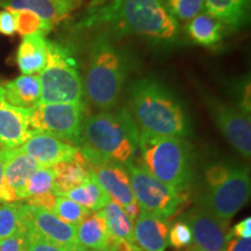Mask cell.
I'll return each mask as SVG.
<instances>
[{
  "label": "cell",
  "instance_id": "obj_1",
  "mask_svg": "<svg viewBox=\"0 0 251 251\" xmlns=\"http://www.w3.org/2000/svg\"><path fill=\"white\" fill-rule=\"evenodd\" d=\"M76 27L111 37L139 35L161 41H174L179 34V24L162 0H93Z\"/></svg>",
  "mask_w": 251,
  "mask_h": 251
},
{
  "label": "cell",
  "instance_id": "obj_2",
  "mask_svg": "<svg viewBox=\"0 0 251 251\" xmlns=\"http://www.w3.org/2000/svg\"><path fill=\"white\" fill-rule=\"evenodd\" d=\"M140 130L128 109L101 111L84 120L79 149L91 166L127 165L139 149Z\"/></svg>",
  "mask_w": 251,
  "mask_h": 251
},
{
  "label": "cell",
  "instance_id": "obj_3",
  "mask_svg": "<svg viewBox=\"0 0 251 251\" xmlns=\"http://www.w3.org/2000/svg\"><path fill=\"white\" fill-rule=\"evenodd\" d=\"M128 112L140 131L178 137H187L192 133L180 100L157 80L143 78L133 84Z\"/></svg>",
  "mask_w": 251,
  "mask_h": 251
},
{
  "label": "cell",
  "instance_id": "obj_4",
  "mask_svg": "<svg viewBox=\"0 0 251 251\" xmlns=\"http://www.w3.org/2000/svg\"><path fill=\"white\" fill-rule=\"evenodd\" d=\"M127 76L126 56L113 37L97 34L89 47L84 90L93 106L101 111H112L118 105Z\"/></svg>",
  "mask_w": 251,
  "mask_h": 251
},
{
  "label": "cell",
  "instance_id": "obj_5",
  "mask_svg": "<svg viewBox=\"0 0 251 251\" xmlns=\"http://www.w3.org/2000/svg\"><path fill=\"white\" fill-rule=\"evenodd\" d=\"M140 166L161 183L184 191L192 179V151L184 137L140 131Z\"/></svg>",
  "mask_w": 251,
  "mask_h": 251
},
{
  "label": "cell",
  "instance_id": "obj_6",
  "mask_svg": "<svg viewBox=\"0 0 251 251\" xmlns=\"http://www.w3.org/2000/svg\"><path fill=\"white\" fill-rule=\"evenodd\" d=\"M40 103L83 102L84 83L70 46L47 40V62L41 71Z\"/></svg>",
  "mask_w": 251,
  "mask_h": 251
},
{
  "label": "cell",
  "instance_id": "obj_7",
  "mask_svg": "<svg viewBox=\"0 0 251 251\" xmlns=\"http://www.w3.org/2000/svg\"><path fill=\"white\" fill-rule=\"evenodd\" d=\"M129 175L131 190L140 211L150 213L168 221L187 205L185 191H177L161 183L139 164L133 162L125 165Z\"/></svg>",
  "mask_w": 251,
  "mask_h": 251
},
{
  "label": "cell",
  "instance_id": "obj_8",
  "mask_svg": "<svg viewBox=\"0 0 251 251\" xmlns=\"http://www.w3.org/2000/svg\"><path fill=\"white\" fill-rule=\"evenodd\" d=\"M85 120V105L77 103H40L31 109L30 128L72 146H79L81 128Z\"/></svg>",
  "mask_w": 251,
  "mask_h": 251
},
{
  "label": "cell",
  "instance_id": "obj_9",
  "mask_svg": "<svg viewBox=\"0 0 251 251\" xmlns=\"http://www.w3.org/2000/svg\"><path fill=\"white\" fill-rule=\"evenodd\" d=\"M250 197V176L246 168L233 166L229 177L200 198V206L222 221L230 219L246 205Z\"/></svg>",
  "mask_w": 251,
  "mask_h": 251
},
{
  "label": "cell",
  "instance_id": "obj_10",
  "mask_svg": "<svg viewBox=\"0 0 251 251\" xmlns=\"http://www.w3.org/2000/svg\"><path fill=\"white\" fill-rule=\"evenodd\" d=\"M212 119L233 148L249 158L251 155V125L249 115L238 107L207 97L205 99Z\"/></svg>",
  "mask_w": 251,
  "mask_h": 251
},
{
  "label": "cell",
  "instance_id": "obj_11",
  "mask_svg": "<svg viewBox=\"0 0 251 251\" xmlns=\"http://www.w3.org/2000/svg\"><path fill=\"white\" fill-rule=\"evenodd\" d=\"M183 220L192 231V242L186 251H225L231 238L229 222L216 218L201 206L191 209Z\"/></svg>",
  "mask_w": 251,
  "mask_h": 251
},
{
  "label": "cell",
  "instance_id": "obj_12",
  "mask_svg": "<svg viewBox=\"0 0 251 251\" xmlns=\"http://www.w3.org/2000/svg\"><path fill=\"white\" fill-rule=\"evenodd\" d=\"M20 211L25 230L30 229L56 246L79 250L77 227L63 222L52 212L27 203H20Z\"/></svg>",
  "mask_w": 251,
  "mask_h": 251
},
{
  "label": "cell",
  "instance_id": "obj_13",
  "mask_svg": "<svg viewBox=\"0 0 251 251\" xmlns=\"http://www.w3.org/2000/svg\"><path fill=\"white\" fill-rule=\"evenodd\" d=\"M39 168H41L39 163L21 151L20 148L8 149L0 190V202L21 201L28 178Z\"/></svg>",
  "mask_w": 251,
  "mask_h": 251
},
{
  "label": "cell",
  "instance_id": "obj_14",
  "mask_svg": "<svg viewBox=\"0 0 251 251\" xmlns=\"http://www.w3.org/2000/svg\"><path fill=\"white\" fill-rule=\"evenodd\" d=\"M29 115L30 111L9 105L0 87V149L20 148L35 134L30 128Z\"/></svg>",
  "mask_w": 251,
  "mask_h": 251
},
{
  "label": "cell",
  "instance_id": "obj_15",
  "mask_svg": "<svg viewBox=\"0 0 251 251\" xmlns=\"http://www.w3.org/2000/svg\"><path fill=\"white\" fill-rule=\"evenodd\" d=\"M20 150L35 159L42 168H52L58 163L72 161L78 148L51 135L35 133L20 147Z\"/></svg>",
  "mask_w": 251,
  "mask_h": 251
},
{
  "label": "cell",
  "instance_id": "obj_16",
  "mask_svg": "<svg viewBox=\"0 0 251 251\" xmlns=\"http://www.w3.org/2000/svg\"><path fill=\"white\" fill-rule=\"evenodd\" d=\"M92 176L99 186L107 193L112 201L117 202L122 208L136 202L128 171L124 165L115 163H101L91 166Z\"/></svg>",
  "mask_w": 251,
  "mask_h": 251
},
{
  "label": "cell",
  "instance_id": "obj_17",
  "mask_svg": "<svg viewBox=\"0 0 251 251\" xmlns=\"http://www.w3.org/2000/svg\"><path fill=\"white\" fill-rule=\"evenodd\" d=\"M79 5L80 0H0V7L12 12H31L52 29Z\"/></svg>",
  "mask_w": 251,
  "mask_h": 251
},
{
  "label": "cell",
  "instance_id": "obj_18",
  "mask_svg": "<svg viewBox=\"0 0 251 251\" xmlns=\"http://www.w3.org/2000/svg\"><path fill=\"white\" fill-rule=\"evenodd\" d=\"M169 227L166 220L140 211L135 221L134 243L142 251H165L168 247Z\"/></svg>",
  "mask_w": 251,
  "mask_h": 251
},
{
  "label": "cell",
  "instance_id": "obj_19",
  "mask_svg": "<svg viewBox=\"0 0 251 251\" xmlns=\"http://www.w3.org/2000/svg\"><path fill=\"white\" fill-rule=\"evenodd\" d=\"M51 169L55 176L52 193L56 197H62L68 191L85 183L92 176V168L79 149L72 161L58 163Z\"/></svg>",
  "mask_w": 251,
  "mask_h": 251
},
{
  "label": "cell",
  "instance_id": "obj_20",
  "mask_svg": "<svg viewBox=\"0 0 251 251\" xmlns=\"http://www.w3.org/2000/svg\"><path fill=\"white\" fill-rule=\"evenodd\" d=\"M4 98L14 107L31 111L40 105L41 81L37 75H21L2 85Z\"/></svg>",
  "mask_w": 251,
  "mask_h": 251
},
{
  "label": "cell",
  "instance_id": "obj_21",
  "mask_svg": "<svg viewBox=\"0 0 251 251\" xmlns=\"http://www.w3.org/2000/svg\"><path fill=\"white\" fill-rule=\"evenodd\" d=\"M15 61L23 75L39 74L47 62V40L43 35L25 36L17 50Z\"/></svg>",
  "mask_w": 251,
  "mask_h": 251
},
{
  "label": "cell",
  "instance_id": "obj_22",
  "mask_svg": "<svg viewBox=\"0 0 251 251\" xmlns=\"http://www.w3.org/2000/svg\"><path fill=\"white\" fill-rule=\"evenodd\" d=\"M203 9L226 28L238 29L249 18L250 0H203Z\"/></svg>",
  "mask_w": 251,
  "mask_h": 251
},
{
  "label": "cell",
  "instance_id": "obj_23",
  "mask_svg": "<svg viewBox=\"0 0 251 251\" xmlns=\"http://www.w3.org/2000/svg\"><path fill=\"white\" fill-rule=\"evenodd\" d=\"M225 28L221 21L203 11L188 21L186 35L194 45L209 48L221 42Z\"/></svg>",
  "mask_w": 251,
  "mask_h": 251
},
{
  "label": "cell",
  "instance_id": "obj_24",
  "mask_svg": "<svg viewBox=\"0 0 251 251\" xmlns=\"http://www.w3.org/2000/svg\"><path fill=\"white\" fill-rule=\"evenodd\" d=\"M109 238L107 225L101 212H93L79 226H77V243L80 250L103 251Z\"/></svg>",
  "mask_w": 251,
  "mask_h": 251
},
{
  "label": "cell",
  "instance_id": "obj_25",
  "mask_svg": "<svg viewBox=\"0 0 251 251\" xmlns=\"http://www.w3.org/2000/svg\"><path fill=\"white\" fill-rule=\"evenodd\" d=\"M62 197L69 198L92 212L102 209L109 201H112L108 194L105 193V191L99 186L93 176H91L90 179L85 183L68 191Z\"/></svg>",
  "mask_w": 251,
  "mask_h": 251
},
{
  "label": "cell",
  "instance_id": "obj_26",
  "mask_svg": "<svg viewBox=\"0 0 251 251\" xmlns=\"http://www.w3.org/2000/svg\"><path fill=\"white\" fill-rule=\"evenodd\" d=\"M100 212L105 218L109 236L134 243L133 224L125 214L124 208L120 205L109 201Z\"/></svg>",
  "mask_w": 251,
  "mask_h": 251
},
{
  "label": "cell",
  "instance_id": "obj_27",
  "mask_svg": "<svg viewBox=\"0 0 251 251\" xmlns=\"http://www.w3.org/2000/svg\"><path fill=\"white\" fill-rule=\"evenodd\" d=\"M25 233L20 203L0 202V241Z\"/></svg>",
  "mask_w": 251,
  "mask_h": 251
},
{
  "label": "cell",
  "instance_id": "obj_28",
  "mask_svg": "<svg viewBox=\"0 0 251 251\" xmlns=\"http://www.w3.org/2000/svg\"><path fill=\"white\" fill-rule=\"evenodd\" d=\"M52 213L65 224L77 227L86 218H89L93 212L79 205V203L75 202L74 200L69 199V198L56 197V202Z\"/></svg>",
  "mask_w": 251,
  "mask_h": 251
},
{
  "label": "cell",
  "instance_id": "obj_29",
  "mask_svg": "<svg viewBox=\"0 0 251 251\" xmlns=\"http://www.w3.org/2000/svg\"><path fill=\"white\" fill-rule=\"evenodd\" d=\"M54 171L51 168H41L34 172L28 178L24 188L23 200H27L28 198L43 196V194L51 193L54 187Z\"/></svg>",
  "mask_w": 251,
  "mask_h": 251
},
{
  "label": "cell",
  "instance_id": "obj_30",
  "mask_svg": "<svg viewBox=\"0 0 251 251\" xmlns=\"http://www.w3.org/2000/svg\"><path fill=\"white\" fill-rule=\"evenodd\" d=\"M13 13L15 15V23H17V31L21 36L25 37L35 35V34L46 36L52 30L48 24L31 12L18 11Z\"/></svg>",
  "mask_w": 251,
  "mask_h": 251
},
{
  "label": "cell",
  "instance_id": "obj_31",
  "mask_svg": "<svg viewBox=\"0 0 251 251\" xmlns=\"http://www.w3.org/2000/svg\"><path fill=\"white\" fill-rule=\"evenodd\" d=\"M176 20L190 21L203 11V0H162Z\"/></svg>",
  "mask_w": 251,
  "mask_h": 251
},
{
  "label": "cell",
  "instance_id": "obj_32",
  "mask_svg": "<svg viewBox=\"0 0 251 251\" xmlns=\"http://www.w3.org/2000/svg\"><path fill=\"white\" fill-rule=\"evenodd\" d=\"M168 242L175 249H181V248L190 246L192 242V231L186 221L181 219L172 225L170 233H169Z\"/></svg>",
  "mask_w": 251,
  "mask_h": 251
},
{
  "label": "cell",
  "instance_id": "obj_33",
  "mask_svg": "<svg viewBox=\"0 0 251 251\" xmlns=\"http://www.w3.org/2000/svg\"><path fill=\"white\" fill-rule=\"evenodd\" d=\"M25 237H26V251H78L70 248L56 246L30 229L25 230Z\"/></svg>",
  "mask_w": 251,
  "mask_h": 251
},
{
  "label": "cell",
  "instance_id": "obj_34",
  "mask_svg": "<svg viewBox=\"0 0 251 251\" xmlns=\"http://www.w3.org/2000/svg\"><path fill=\"white\" fill-rule=\"evenodd\" d=\"M233 166L234 165L224 164V163L212 165L206 171V183L208 185V187H214L227 179L231 170H233Z\"/></svg>",
  "mask_w": 251,
  "mask_h": 251
},
{
  "label": "cell",
  "instance_id": "obj_35",
  "mask_svg": "<svg viewBox=\"0 0 251 251\" xmlns=\"http://www.w3.org/2000/svg\"><path fill=\"white\" fill-rule=\"evenodd\" d=\"M17 31V23L13 12L2 9L0 11V33L5 36H13Z\"/></svg>",
  "mask_w": 251,
  "mask_h": 251
},
{
  "label": "cell",
  "instance_id": "obj_36",
  "mask_svg": "<svg viewBox=\"0 0 251 251\" xmlns=\"http://www.w3.org/2000/svg\"><path fill=\"white\" fill-rule=\"evenodd\" d=\"M0 251H26V237L25 233L11 236L0 241Z\"/></svg>",
  "mask_w": 251,
  "mask_h": 251
},
{
  "label": "cell",
  "instance_id": "obj_37",
  "mask_svg": "<svg viewBox=\"0 0 251 251\" xmlns=\"http://www.w3.org/2000/svg\"><path fill=\"white\" fill-rule=\"evenodd\" d=\"M56 202V196L54 193H47L43 196L31 197L26 200V203L29 206L39 207V208L47 209V211L52 212Z\"/></svg>",
  "mask_w": 251,
  "mask_h": 251
},
{
  "label": "cell",
  "instance_id": "obj_38",
  "mask_svg": "<svg viewBox=\"0 0 251 251\" xmlns=\"http://www.w3.org/2000/svg\"><path fill=\"white\" fill-rule=\"evenodd\" d=\"M103 251H142L135 243L109 236L107 246Z\"/></svg>",
  "mask_w": 251,
  "mask_h": 251
},
{
  "label": "cell",
  "instance_id": "obj_39",
  "mask_svg": "<svg viewBox=\"0 0 251 251\" xmlns=\"http://www.w3.org/2000/svg\"><path fill=\"white\" fill-rule=\"evenodd\" d=\"M230 236L238 238H251V218H247L235 226L231 230Z\"/></svg>",
  "mask_w": 251,
  "mask_h": 251
},
{
  "label": "cell",
  "instance_id": "obj_40",
  "mask_svg": "<svg viewBox=\"0 0 251 251\" xmlns=\"http://www.w3.org/2000/svg\"><path fill=\"white\" fill-rule=\"evenodd\" d=\"M225 251H251L250 238H234L230 240Z\"/></svg>",
  "mask_w": 251,
  "mask_h": 251
},
{
  "label": "cell",
  "instance_id": "obj_41",
  "mask_svg": "<svg viewBox=\"0 0 251 251\" xmlns=\"http://www.w3.org/2000/svg\"><path fill=\"white\" fill-rule=\"evenodd\" d=\"M124 211H125V214L127 215V218L129 219L131 224H135V221H136L140 214V207L137 205V202H134L131 203V205L124 207Z\"/></svg>",
  "mask_w": 251,
  "mask_h": 251
},
{
  "label": "cell",
  "instance_id": "obj_42",
  "mask_svg": "<svg viewBox=\"0 0 251 251\" xmlns=\"http://www.w3.org/2000/svg\"><path fill=\"white\" fill-rule=\"evenodd\" d=\"M7 152L8 149H0V190H1L2 178H4V169L6 158H7Z\"/></svg>",
  "mask_w": 251,
  "mask_h": 251
},
{
  "label": "cell",
  "instance_id": "obj_43",
  "mask_svg": "<svg viewBox=\"0 0 251 251\" xmlns=\"http://www.w3.org/2000/svg\"><path fill=\"white\" fill-rule=\"evenodd\" d=\"M79 251H84V250H79Z\"/></svg>",
  "mask_w": 251,
  "mask_h": 251
}]
</instances>
